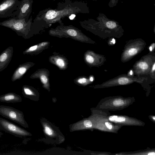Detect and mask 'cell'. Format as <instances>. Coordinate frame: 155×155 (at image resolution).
Listing matches in <instances>:
<instances>
[{"label": "cell", "mask_w": 155, "mask_h": 155, "mask_svg": "<svg viewBox=\"0 0 155 155\" xmlns=\"http://www.w3.org/2000/svg\"><path fill=\"white\" fill-rule=\"evenodd\" d=\"M32 17L27 21L25 19H18L15 16L0 22V25L5 27L13 30L20 36H25L29 31L31 24Z\"/></svg>", "instance_id": "1"}, {"label": "cell", "mask_w": 155, "mask_h": 155, "mask_svg": "<svg viewBox=\"0 0 155 155\" xmlns=\"http://www.w3.org/2000/svg\"><path fill=\"white\" fill-rule=\"evenodd\" d=\"M0 115L24 127H28L22 112L12 107L0 105Z\"/></svg>", "instance_id": "2"}, {"label": "cell", "mask_w": 155, "mask_h": 155, "mask_svg": "<svg viewBox=\"0 0 155 155\" xmlns=\"http://www.w3.org/2000/svg\"><path fill=\"white\" fill-rule=\"evenodd\" d=\"M21 4L19 0H4L0 3V18H11L18 14Z\"/></svg>", "instance_id": "3"}, {"label": "cell", "mask_w": 155, "mask_h": 155, "mask_svg": "<svg viewBox=\"0 0 155 155\" xmlns=\"http://www.w3.org/2000/svg\"><path fill=\"white\" fill-rule=\"evenodd\" d=\"M0 128L2 130L19 137H25L30 134L24 129L0 117Z\"/></svg>", "instance_id": "4"}, {"label": "cell", "mask_w": 155, "mask_h": 155, "mask_svg": "<svg viewBox=\"0 0 155 155\" xmlns=\"http://www.w3.org/2000/svg\"><path fill=\"white\" fill-rule=\"evenodd\" d=\"M80 10L78 8H67L59 11L50 10L45 13L44 19L47 22L52 23L55 22L62 17L78 12Z\"/></svg>", "instance_id": "5"}, {"label": "cell", "mask_w": 155, "mask_h": 155, "mask_svg": "<svg viewBox=\"0 0 155 155\" xmlns=\"http://www.w3.org/2000/svg\"><path fill=\"white\" fill-rule=\"evenodd\" d=\"M125 49L122 56V59L126 61L130 59L143 50L144 47L143 42L137 40L132 42Z\"/></svg>", "instance_id": "6"}, {"label": "cell", "mask_w": 155, "mask_h": 155, "mask_svg": "<svg viewBox=\"0 0 155 155\" xmlns=\"http://www.w3.org/2000/svg\"><path fill=\"white\" fill-rule=\"evenodd\" d=\"M33 2V0H21L18 13L15 18L18 19H24L27 21L31 12Z\"/></svg>", "instance_id": "7"}, {"label": "cell", "mask_w": 155, "mask_h": 155, "mask_svg": "<svg viewBox=\"0 0 155 155\" xmlns=\"http://www.w3.org/2000/svg\"><path fill=\"white\" fill-rule=\"evenodd\" d=\"M13 50L12 47H9L0 55V71L5 68L9 63L12 55Z\"/></svg>", "instance_id": "8"}, {"label": "cell", "mask_w": 155, "mask_h": 155, "mask_svg": "<svg viewBox=\"0 0 155 155\" xmlns=\"http://www.w3.org/2000/svg\"><path fill=\"white\" fill-rule=\"evenodd\" d=\"M22 98L21 96L13 92H9L0 96V102L7 103L21 102Z\"/></svg>", "instance_id": "9"}, {"label": "cell", "mask_w": 155, "mask_h": 155, "mask_svg": "<svg viewBox=\"0 0 155 155\" xmlns=\"http://www.w3.org/2000/svg\"><path fill=\"white\" fill-rule=\"evenodd\" d=\"M29 64L25 63L20 65L15 71L12 78V80L14 81L20 79L30 67Z\"/></svg>", "instance_id": "10"}, {"label": "cell", "mask_w": 155, "mask_h": 155, "mask_svg": "<svg viewBox=\"0 0 155 155\" xmlns=\"http://www.w3.org/2000/svg\"><path fill=\"white\" fill-rule=\"evenodd\" d=\"M135 66V69L137 71L140 72L141 73L145 71H148L149 70L150 68V65L149 64V63H148L147 61L142 60L138 62Z\"/></svg>", "instance_id": "11"}, {"label": "cell", "mask_w": 155, "mask_h": 155, "mask_svg": "<svg viewBox=\"0 0 155 155\" xmlns=\"http://www.w3.org/2000/svg\"><path fill=\"white\" fill-rule=\"evenodd\" d=\"M137 78H133L128 76L119 77L114 78V80L117 81L118 83L120 85L125 84L131 83L134 80H136Z\"/></svg>", "instance_id": "12"}, {"label": "cell", "mask_w": 155, "mask_h": 155, "mask_svg": "<svg viewBox=\"0 0 155 155\" xmlns=\"http://www.w3.org/2000/svg\"><path fill=\"white\" fill-rule=\"evenodd\" d=\"M98 56H96V57H94V56L92 55L91 54H87L86 55L85 59L86 61L89 64H94L97 63V61H99V56L97 57Z\"/></svg>", "instance_id": "13"}, {"label": "cell", "mask_w": 155, "mask_h": 155, "mask_svg": "<svg viewBox=\"0 0 155 155\" xmlns=\"http://www.w3.org/2000/svg\"><path fill=\"white\" fill-rule=\"evenodd\" d=\"M22 93L25 97H30L34 95L33 92L28 87L24 86L22 87Z\"/></svg>", "instance_id": "14"}, {"label": "cell", "mask_w": 155, "mask_h": 155, "mask_svg": "<svg viewBox=\"0 0 155 155\" xmlns=\"http://www.w3.org/2000/svg\"><path fill=\"white\" fill-rule=\"evenodd\" d=\"M56 64L60 68H63L65 65L64 61L63 59L61 58H58L55 61Z\"/></svg>", "instance_id": "15"}, {"label": "cell", "mask_w": 155, "mask_h": 155, "mask_svg": "<svg viewBox=\"0 0 155 155\" xmlns=\"http://www.w3.org/2000/svg\"><path fill=\"white\" fill-rule=\"evenodd\" d=\"M107 27L110 29H113L115 28L117 26L115 22L112 21H108L106 24Z\"/></svg>", "instance_id": "16"}, {"label": "cell", "mask_w": 155, "mask_h": 155, "mask_svg": "<svg viewBox=\"0 0 155 155\" xmlns=\"http://www.w3.org/2000/svg\"><path fill=\"white\" fill-rule=\"evenodd\" d=\"M113 103L114 106H117L123 105L124 104V102L123 100L120 99H118L114 101Z\"/></svg>", "instance_id": "17"}, {"label": "cell", "mask_w": 155, "mask_h": 155, "mask_svg": "<svg viewBox=\"0 0 155 155\" xmlns=\"http://www.w3.org/2000/svg\"><path fill=\"white\" fill-rule=\"evenodd\" d=\"M45 132L48 135H51L52 134V130L48 126H46L45 127Z\"/></svg>", "instance_id": "18"}, {"label": "cell", "mask_w": 155, "mask_h": 155, "mask_svg": "<svg viewBox=\"0 0 155 155\" xmlns=\"http://www.w3.org/2000/svg\"><path fill=\"white\" fill-rule=\"evenodd\" d=\"M40 79L43 84H45L47 83L48 80V78L46 76L44 75H42L41 76Z\"/></svg>", "instance_id": "19"}, {"label": "cell", "mask_w": 155, "mask_h": 155, "mask_svg": "<svg viewBox=\"0 0 155 155\" xmlns=\"http://www.w3.org/2000/svg\"><path fill=\"white\" fill-rule=\"evenodd\" d=\"M84 125L87 127H90L92 126L91 122L89 120H86L84 121Z\"/></svg>", "instance_id": "20"}, {"label": "cell", "mask_w": 155, "mask_h": 155, "mask_svg": "<svg viewBox=\"0 0 155 155\" xmlns=\"http://www.w3.org/2000/svg\"><path fill=\"white\" fill-rule=\"evenodd\" d=\"M87 79L84 78H80L78 80V82L80 84H84L87 82Z\"/></svg>", "instance_id": "21"}, {"label": "cell", "mask_w": 155, "mask_h": 155, "mask_svg": "<svg viewBox=\"0 0 155 155\" xmlns=\"http://www.w3.org/2000/svg\"><path fill=\"white\" fill-rule=\"evenodd\" d=\"M125 120V118L123 117H117V118L115 120L116 121L122 122Z\"/></svg>", "instance_id": "22"}, {"label": "cell", "mask_w": 155, "mask_h": 155, "mask_svg": "<svg viewBox=\"0 0 155 155\" xmlns=\"http://www.w3.org/2000/svg\"><path fill=\"white\" fill-rule=\"evenodd\" d=\"M106 127L109 129H111L112 128V125L109 122H107L105 123Z\"/></svg>", "instance_id": "23"}, {"label": "cell", "mask_w": 155, "mask_h": 155, "mask_svg": "<svg viewBox=\"0 0 155 155\" xmlns=\"http://www.w3.org/2000/svg\"><path fill=\"white\" fill-rule=\"evenodd\" d=\"M117 116H110L109 118V120L111 121H113L115 120L117 117Z\"/></svg>", "instance_id": "24"}, {"label": "cell", "mask_w": 155, "mask_h": 155, "mask_svg": "<svg viewBox=\"0 0 155 155\" xmlns=\"http://www.w3.org/2000/svg\"><path fill=\"white\" fill-rule=\"evenodd\" d=\"M2 130H1L0 128V138L3 135V134L2 132L1 131Z\"/></svg>", "instance_id": "25"}, {"label": "cell", "mask_w": 155, "mask_h": 155, "mask_svg": "<svg viewBox=\"0 0 155 155\" xmlns=\"http://www.w3.org/2000/svg\"><path fill=\"white\" fill-rule=\"evenodd\" d=\"M155 63H154L153 66V68H152V71H154L155 69Z\"/></svg>", "instance_id": "26"}, {"label": "cell", "mask_w": 155, "mask_h": 155, "mask_svg": "<svg viewBox=\"0 0 155 155\" xmlns=\"http://www.w3.org/2000/svg\"><path fill=\"white\" fill-rule=\"evenodd\" d=\"M148 155H155V153L154 152H151L150 153L148 154Z\"/></svg>", "instance_id": "27"}, {"label": "cell", "mask_w": 155, "mask_h": 155, "mask_svg": "<svg viewBox=\"0 0 155 155\" xmlns=\"http://www.w3.org/2000/svg\"><path fill=\"white\" fill-rule=\"evenodd\" d=\"M93 79L92 77H91L90 78V80L91 81H93Z\"/></svg>", "instance_id": "28"}, {"label": "cell", "mask_w": 155, "mask_h": 155, "mask_svg": "<svg viewBox=\"0 0 155 155\" xmlns=\"http://www.w3.org/2000/svg\"><path fill=\"white\" fill-rule=\"evenodd\" d=\"M150 51H152V46H150Z\"/></svg>", "instance_id": "29"}, {"label": "cell", "mask_w": 155, "mask_h": 155, "mask_svg": "<svg viewBox=\"0 0 155 155\" xmlns=\"http://www.w3.org/2000/svg\"><path fill=\"white\" fill-rule=\"evenodd\" d=\"M130 74L131 75H132V74H133V72H132V71H130Z\"/></svg>", "instance_id": "30"}, {"label": "cell", "mask_w": 155, "mask_h": 155, "mask_svg": "<svg viewBox=\"0 0 155 155\" xmlns=\"http://www.w3.org/2000/svg\"><path fill=\"white\" fill-rule=\"evenodd\" d=\"M113 43H114L115 42V41L114 39H113Z\"/></svg>", "instance_id": "31"}, {"label": "cell", "mask_w": 155, "mask_h": 155, "mask_svg": "<svg viewBox=\"0 0 155 155\" xmlns=\"http://www.w3.org/2000/svg\"><path fill=\"white\" fill-rule=\"evenodd\" d=\"M153 119L155 120V116H153Z\"/></svg>", "instance_id": "32"}, {"label": "cell", "mask_w": 155, "mask_h": 155, "mask_svg": "<svg viewBox=\"0 0 155 155\" xmlns=\"http://www.w3.org/2000/svg\"></svg>", "instance_id": "33"}]
</instances>
